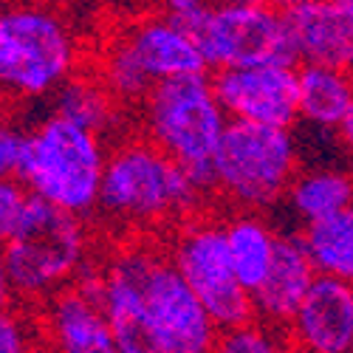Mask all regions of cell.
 Instances as JSON below:
<instances>
[{"mask_svg":"<svg viewBox=\"0 0 353 353\" xmlns=\"http://www.w3.org/2000/svg\"><path fill=\"white\" fill-rule=\"evenodd\" d=\"M316 274L319 272L308 254L303 232L300 234H280L272 269H269L266 280L252 291L257 319L269 322V325H277V328H288V322L294 319L297 308L303 305Z\"/></svg>","mask_w":353,"mask_h":353,"instance_id":"16","label":"cell"},{"mask_svg":"<svg viewBox=\"0 0 353 353\" xmlns=\"http://www.w3.org/2000/svg\"><path fill=\"white\" fill-rule=\"evenodd\" d=\"M122 32L128 43L133 46L136 57L147 68L156 82L170 79V77H187V74H207L210 63L203 57L201 43L161 17L159 12H141L130 20L122 23Z\"/></svg>","mask_w":353,"mask_h":353,"instance_id":"13","label":"cell"},{"mask_svg":"<svg viewBox=\"0 0 353 353\" xmlns=\"http://www.w3.org/2000/svg\"><path fill=\"white\" fill-rule=\"evenodd\" d=\"M94 71L99 74V79L110 88V94L122 105H141V99L150 94V88L156 85V79L147 74V68L136 57L133 46L128 43L122 26H119V32H113L102 40L97 60H94Z\"/></svg>","mask_w":353,"mask_h":353,"instance_id":"21","label":"cell"},{"mask_svg":"<svg viewBox=\"0 0 353 353\" xmlns=\"http://www.w3.org/2000/svg\"><path fill=\"white\" fill-rule=\"evenodd\" d=\"M218 6V0H153L150 9L159 12L161 17H167L170 23H175L184 32H190L195 40L203 32V26L212 17Z\"/></svg>","mask_w":353,"mask_h":353,"instance_id":"24","label":"cell"},{"mask_svg":"<svg viewBox=\"0 0 353 353\" xmlns=\"http://www.w3.org/2000/svg\"><path fill=\"white\" fill-rule=\"evenodd\" d=\"M300 172V147L288 128L229 119L215 153L218 192L241 210H269L288 198Z\"/></svg>","mask_w":353,"mask_h":353,"instance_id":"6","label":"cell"},{"mask_svg":"<svg viewBox=\"0 0 353 353\" xmlns=\"http://www.w3.org/2000/svg\"><path fill=\"white\" fill-rule=\"evenodd\" d=\"M108 3H113V6H119V9H128V12H133V9H139V6L153 3V0H108Z\"/></svg>","mask_w":353,"mask_h":353,"instance_id":"29","label":"cell"},{"mask_svg":"<svg viewBox=\"0 0 353 353\" xmlns=\"http://www.w3.org/2000/svg\"><path fill=\"white\" fill-rule=\"evenodd\" d=\"M105 164L108 156L97 130L51 113L32 130L20 181L46 201L85 218L99 207Z\"/></svg>","mask_w":353,"mask_h":353,"instance_id":"5","label":"cell"},{"mask_svg":"<svg viewBox=\"0 0 353 353\" xmlns=\"http://www.w3.org/2000/svg\"><path fill=\"white\" fill-rule=\"evenodd\" d=\"M336 3H339V6H342V9H345L350 17H353V0H336Z\"/></svg>","mask_w":353,"mask_h":353,"instance_id":"32","label":"cell"},{"mask_svg":"<svg viewBox=\"0 0 353 353\" xmlns=\"http://www.w3.org/2000/svg\"><path fill=\"white\" fill-rule=\"evenodd\" d=\"M170 254L221 331L257 319L254 294L238 280V272H234L226 223L210 218L187 221L175 232Z\"/></svg>","mask_w":353,"mask_h":353,"instance_id":"7","label":"cell"},{"mask_svg":"<svg viewBox=\"0 0 353 353\" xmlns=\"http://www.w3.org/2000/svg\"><path fill=\"white\" fill-rule=\"evenodd\" d=\"M215 353H294L291 339L280 334L277 325L269 322H246V325L221 331Z\"/></svg>","mask_w":353,"mask_h":353,"instance_id":"23","label":"cell"},{"mask_svg":"<svg viewBox=\"0 0 353 353\" xmlns=\"http://www.w3.org/2000/svg\"><path fill=\"white\" fill-rule=\"evenodd\" d=\"M297 74L300 119L319 130H336L353 102V74L316 63H303Z\"/></svg>","mask_w":353,"mask_h":353,"instance_id":"17","label":"cell"},{"mask_svg":"<svg viewBox=\"0 0 353 353\" xmlns=\"http://www.w3.org/2000/svg\"><path fill=\"white\" fill-rule=\"evenodd\" d=\"M303 241L319 274L353 283V203L336 215L305 223Z\"/></svg>","mask_w":353,"mask_h":353,"instance_id":"22","label":"cell"},{"mask_svg":"<svg viewBox=\"0 0 353 353\" xmlns=\"http://www.w3.org/2000/svg\"><path fill=\"white\" fill-rule=\"evenodd\" d=\"M119 110H122V102L110 94V88L99 79L94 68L85 74L77 71L54 94V113L65 116V119L88 130H97L99 136L119 122Z\"/></svg>","mask_w":353,"mask_h":353,"instance_id":"19","label":"cell"},{"mask_svg":"<svg viewBox=\"0 0 353 353\" xmlns=\"http://www.w3.org/2000/svg\"><path fill=\"white\" fill-rule=\"evenodd\" d=\"M141 263L144 243H128L116 249L102 269L99 303L108 314L119 353H167L144 305Z\"/></svg>","mask_w":353,"mask_h":353,"instance_id":"11","label":"cell"},{"mask_svg":"<svg viewBox=\"0 0 353 353\" xmlns=\"http://www.w3.org/2000/svg\"><path fill=\"white\" fill-rule=\"evenodd\" d=\"M28 190L20 179H3V187H0V234H12V229L17 226L26 203H28Z\"/></svg>","mask_w":353,"mask_h":353,"instance_id":"26","label":"cell"},{"mask_svg":"<svg viewBox=\"0 0 353 353\" xmlns=\"http://www.w3.org/2000/svg\"><path fill=\"white\" fill-rule=\"evenodd\" d=\"M294 353H353V283L316 274L288 322Z\"/></svg>","mask_w":353,"mask_h":353,"instance_id":"12","label":"cell"},{"mask_svg":"<svg viewBox=\"0 0 353 353\" xmlns=\"http://www.w3.org/2000/svg\"><path fill=\"white\" fill-rule=\"evenodd\" d=\"M203 192L184 164L144 133L125 139L108 153L99 192V212L125 226H159L190 218Z\"/></svg>","mask_w":353,"mask_h":353,"instance_id":"2","label":"cell"},{"mask_svg":"<svg viewBox=\"0 0 353 353\" xmlns=\"http://www.w3.org/2000/svg\"><path fill=\"white\" fill-rule=\"evenodd\" d=\"M226 3H263V6H274V0H226Z\"/></svg>","mask_w":353,"mask_h":353,"instance_id":"31","label":"cell"},{"mask_svg":"<svg viewBox=\"0 0 353 353\" xmlns=\"http://www.w3.org/2000/svg\"><path fill=\"white\" fill-rule=\"evenodd\" d=\"M32 328L17 311L6 308L0 322V353H32Z\"/></svg>","mask_w":353,"mask_h":353,"instance_id":"27","label":"cell"},{"mask_svg":"<svg viewBox=\"0 0 353 353\" xmlns=\"http://www.w3.org/2000/svg\"><path fill=\"white\" fill-rule=\"evenodd\" d=\"M300 3H308V0H274V6H280V9H291V6H300Z\"/></svg>","mask_w":353,"mask_h":353,"instance_id":"30","label":"cell"},{"mask_svg":"<svg viewBox=\"0 0 353 353\" xmlns=\"http://www.w3.org/2000/svg\"><path fill=\"white\" fill-rule=\"evenodd\" d=\"M141 291L167 353H215L221 328L175 266L170 249L144 243Z\"/></svg>","mask_w":353,"mask_h":353,"instance_id":"8","label":"cell"},{"mask_svg":"<svg viewBox=\"0 0 353 353\" xmlns=\"http://www.w3.org/2000/svg\"><path fill=\"white\" fill-rule=\"evenodd\" d=\"M288 203L303 223L336 215L353 203V175L339 167L300 170L288 190Z\"/></svg>","mask_w":353,"mask_h":353,"instance_id":"20","label":"cell"},{"mask_svg":"<svg viewBox=\"0 0 353 353\" xmlns=\"http://www.w3.org/2000/svg\"><path fill=\"white\" fill-rule=\"evenodd\" d=\"M300 63L331 65L353 74V17L336 0H308L285 9Z\"/></svg>","mask_w":353,"mask_h":353,"instance_id":"14","label":"cell"},{"mask_svg":"<svg viewBox=\"0 0 353 353\" xmlns=\"http://www.w3.org/2000/svg\"><path fill=\"white\" fill-rule=\"evenodd\" d=\"M82 48L65 14L43 0H12L0 17V79L14 99L54 97L79 71Z\"/></svg>","mask_w":353,"mask_h":353,"instance_id":"3","label":"cell"},{"mask_svg":"<svg viewBox=\"0 0 353 353\" xmlns=\"http://www.w3.org/2000/svg\"><path fill=\"white\" fill-rule=\"evenodd\" d=\"M226 238H229V252H232V263H234V272H238V280L249 291H254L263 280H266V274L272 269L280 234L257 212L243 210L232 221H226Z\"/></svg>","mask_w":353,"mask_h":353,"instance_id":"18","label":"cell"},{"mask_svg":"<svg viewBox=\"0 0 353 353\" xmlns=\"http://www.w3.org/2000/svg\"><path fill=\"white\" fill-rule=\"evenodd\" d=\"M85 249L82 215L32 192L17 226L3 238L6 294L28 303L57 294L85 266Z\"/></svg>","mask_w":353,"mask_h":353,"instance_id":"4","label":"cell"},{"mask_svg":"<svg viewBox=\"0 0 353 353\" xmlns=\"http://www.w3.org/2000/svg\"><path fill=\"white\" fill-rule=\"evenodd\" d=\"M336 136H339V144L353 156V102H350V108H347V113H345V119H342L339 128H336Z\"/></svg>","mask_w":353,"mask_h":353,"instance_id":"28","label":"cell"},{"mask_svg":"<svg viewBox=\"0 0 353 353\" xmlns=\"http://www.w3.org/2000/svg\"><path fill=\"white\" fill-rule=\"evenodd\" d=\"M215 94L229 119L257 125L294 128L300 122V74L297 65L260 63L218 68L212 77Z\"/></svg>","mask_w":353,"mask_h":353,"instance_id":"10","label":"cell"},{"mask_svg":"<svg viewBox=\"0 0 353 353\" xmlns=\"http://www.w3.org/2000/svg\"><path fill=\"white\" fill-rule=\"evenodd\" d=\"M141 133L187 167L203 195L218 192L215 153L229 125L212 77H170L150 88L139 105Z\"/></svg>","mask_w":353,"mask_h":353,"instance_id":"1","label":"cell"},{"mask_svg":"<svg viewBox=\"0 0 353 353\" xmlns=\"http://www.w3.org/2000/svg\"><path fill=\"white\" fill-rule=\"evenodd\" d=\"M46 331L57 353H119L99 297L82 283L51 294Z\"/></svg>","mask_w":353,"mask_h":353,"instance_id":"15","label":"cell"},{"mask_svg":"<svg viewBox=\"0 0 353 353\" xmlns=\"http://www.w3.org/2000/svg\"><path fill=\"white\" fill-rule=\"evenodd\" d=\"M210 68H238L280 63L297 65L285 9L263 3H226L218 0L212 17L198 34Z\"/></svg>","mask_w":353,"mask_h":353,"instance_id":"9","label":"cell"},{"mask_svg":"<svg viewBox=\"0 0 353 353\" xmlns=\"http://www.w3.org/2000/svg\"><path fill=\"white\" fill-rule=\"evenodd\" d=\"M28 147H32V130H23L20 125L6 122L0 133V170L3 179H20L23 164L28 159Z\"/></svg>","mask_w":353,"mask_h":353,"instance_id":"25","label":"cell"}]
</instances>
